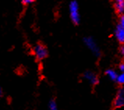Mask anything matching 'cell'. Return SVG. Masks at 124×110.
<instances>
[{"label": "cell", "instance_id": "cell-10", "mask_svg": "<svg viewBox=\"0 0 124 110\" xmlns=\"http://www.w3.org/2000/svg\"><path fill=\"white\" fill-rule=\"evenodd\" d=\"M116 82H117L119 85H124V72H121L120 74H118Z\"/></svg>", "mask_w": 124, "mask_h": 110}, {"label": "cell", "instance_id": "cell-3", "mask_svg": "<svg viewBox=\"0 0 124 110\" xmlns=\"http://www.w3.org/2000/svg\"><path fill=\"white\" fill-rule=\"evenodd\" d=\"M34 53L35 57L38 60L45 59V58H47V56L48 55L47 48H46L45 45L41 44H38L35 45V47L34 48Z\"/></svg>", "mask_w": 124, "mask_h": 110}, {"label": "cell", "instance_id": "cell-6", "mask_svg": "<svg viewBox=\"0 0 124 110\" xmlns=\"http://www.w3.org/2000/svg\"><path fill=\"white\" fill-rule=\"evenodd\" d=\"M115 37L119 43L124 44V28L120 24H118L116 25L115 30Z\"/></svg>", "mask_w": 124, "mask_h": 110}, {"label": "cell", "instance_id": "cell-9", "mask_svg": "<svg viewBox=\"0 0 124 110\" xmlns=\"http://www.w3.org/2000/svg\"><path fill=\"white\" fill-rule=\"evenodd\" d=\"M48 107L50 110H57L58 105H57V103H56V102L55 100H53V99H52V100H50L48 102Z\"/></svg>", "mask_w": 124, "mask_h": 110}, {"label": "cell", "instance_id": "cell-11", "mask_svg": "<svg viewBox=\"0 0 124 110\" xmlns=\"http://www.w3.org/2000/svg\"><path fill=\"white\" fill-rule=\"evenodd\" d=\"M119 69L120 72H124V63H120L119 66Z\"/></svg>", "mask_w": 124, "mask_h": 110}, {"label": "cell", "instance_id": "cell-4", "mask_svg": "<svg viewBox=\"0 0 124 110\" xmlns=\"http://www.w3.org/2000/svg\"><path fill=\"white\" fill-rule=\"evenodd\" d=\"M113 105L116 109L122 108L124 106V87H120L116 93Z\"/></svg>", "mask_w": 124, "mask_h": 110}, {"label": "cell", "instance_id": "cell-1", "mask_svg": "<svg viewBox=\"0 0 124 110\" xmlns=\"http://www.w3.org/2000/svg\"><path fill=\"white\" fill-rule=\"evenodd\" d=\"M69 13L70 20L74 24H79L80 22V7L77 0H72L69 4Z\"/></svg>", "mask_w": 124, "mask_h": 110}, {"label": "cell", "instance_id": "cell-7", "mask_svg": "<svg viewBox=\"0 0 124 110\" xmlns=\"http://www.w3.org/2000/svg\"><path fill=\"white\" fill-rule=\"evenodd\" d=\"M114 6L119 14L124 13V0H114Z\"/></svg>", "mask_w": 124, "mask_h": 110}, {"label": "cell", "instance_id": "cell-13", "mask_svg": "<svg viewBox=\"0 0 124 110\" xmlns=\"http://www.w3.org/2000/svg\"><path fill=\"white\" fill-rule=\"evenodd\" d=\"M2 90L1 87H0V98L2 97Z\"/></svg>", "mask_w": 124, "mask_h": 110}, {"label": "cell", "instance_id": "cell-5", "mask_svg": "<svg viewBox=\"0 0 124 110\" xmlns=\"http://www.w3.org/2000/svg\"><path fill=\"white\" fill-rule=\"evenodd\" d=\"M83 77L85 80L88 81V82L92 85H97L99 83L98 76L92 71H89V70H88V71L84 72Z\"/></svg>", "mask_w": 124, "mask_h": 110}, {"label": "cell", "instance_id": "cell-12", "mask_svg": "<svg viewBox=\"0 0 124 110\" xmlns=\"http://www.w3.org/2000/svg\"><path fill=\"white\" fill-rule=\"evenodd\" d=\"M120 52H121V55L124 57V44L121 46V48H120Z\"/></svg>", "mask_w": 124, "mask_h": 110}, {"label": "cell", "instance_id": "cell-8", "mask_svg": "<svg viewBox=\"0 0 124 110\" xmlns=\"http://www.w3.org/2000/svg\"><path fill=\"white\" fill-rule=\"evenodd\" d=\"M105 74L108 77V78L112 81H116L118 77V73L116 70H112V69H108L105 71Z\"/></svg>", "mask_w": 124, "mask_h": 110}, {"label": "cell", "instance_id": "cell-2", "mask_svg": "<svg viewBox=\"0 0 124 110\" xmlns=\"http://www.w3.org/2000/svg\"><path fill=\"white\" fill-rule=\"evenodd\" d=\"M83 41H84V43L85 46L89 49L95 57H98V58L100 57L101 55V49L99 48V46L96 42V41H95L93 38L89 37V36L85 37V38H84Z\"/></svg>", "mask_w": 124, "mask_h": 110}]
</instances>
